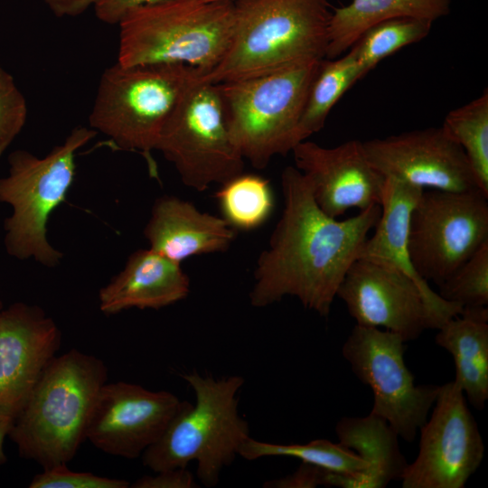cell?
<instances>
[{
    "label": "cell",
    "mask_w": 488,
    "mask_h": 488,
    "mask_svg": "<svg viewBox=\"0 0 488 488\" xmlns=\"http://www.w3.org/2000/svg\"><path fill=\"white\" fill-rule=\"evenodd\" d=\"M284 209L267 248L258 258L250 305L265 307L285 296L328 317L337 289L374 229L380 205L338 221L316 204L307 179L294 166L281 174Z\"/></svg>",
    "instance_id": "6da1fadb"
},
{
    "label": "cell",
    "mask_w": 488,
    "mask_h": 488,
    "mask_svg": "<svg viewBox=\"0 0 488 488\" xmlns=\"http://www.w3.org/2000/svg\"><path fill=\"white\" fill-rule=\"evenodd\" d=\"M107 380L108 368L95 355L73 348L53 357L8 433L19 455L42 469L71 461Z\"/></svg>",
    "instance_id": "7a4b0ae2"
},
{
    "label": "cell",
    "mask_w": 488,
    "mask_h": 488,
    "mask_svg": "<svg viewBox=\"0 0 488 488\" xmlns=\"http://www.w3.org/2000/svg\"><path fill=\"white\" fill-rule=\"evenodd\" d=\"M329 0H240L228 51L202 80L221 83L325 59Z\"/></svg>",
    "instance_id": "3957f363"
},
{
    "label": "cell",
    "mask_w": 488,
    "mask_h": 488,
    "mask_svg": "<svg viewBox=\"0 0 488 488\" xmlns=\"http://www.w3.org/2000/svg\"><path fill=\"white\" fill-rule=\"evenodd\" d=\"M234 23V2L165 0L143 6L117 24V62L181 64L205 75L226 54Z\"/></svg>",
    "instance_id": "277c9868"
},
{
    "label": "cell",
    "mask_w": 488,
    "mask_h": 488,
    "mask_svg": "<svg viewBox=\"0 0 488 488\" xmlns=\"http://www.w3.org/2000/svg\"><path fill=\"white\" fill-rule=\"evenodd\" d=\"M182 377L193 389L195 404L185 401L160 438L142 454V462L155 473L196 461L197 477L212 487L250 436L238 409L237 393L244 379L234 375L215 380L197 372Z\"/></svg>",
    "instance_id": "5b68a950"
},
{
    "label": "cell",
    "mask_w": 488,
    "mask_h": 488,
    "mask_svg": "<svg viewBox=\"0 0 488 488\" xmlns=\"http://www.w3.org/2000/svg\"><path fill=\"white\" fill-rule=\"evenodd\" d=\"M96 134L79 126L44 156L23 149L8 155L7 174L0 177V202L12 207L4 221L8 255L19 260L33 258L47 267L60 265L63 254L48 240L47 224L74 182L78 150Z\"/></svg>",
    "instance_id": "8992f818"
},
{
    "label": "cell",
    "mask_w": 488,
    "mask_h": 488,
    "mask_svg": "<svg viewBox=\"0 0 488 488\" xmlns=\"http://www.w3.org/2000/svg\"><path fill=\"white\" fill-rule=\"evenodd\" d=\"M204 73L181 64L125 66L102 72L89 116V127L120 150L142 154L151 173V156L160 134L188 89Z\"/></svg>",
    "instance_id": "52a82bcc"
},
{
    "label": "cell",
    "mask_w": 488,
    "mask_h": 488,
    "mask_svg": "<svg viewBox=\"0 0 488 488\" xmlns=\"http://www.w3.org/2000/svg\"><path fill=\"white\" fill-rule=\"evenodd\" d=\"M321 61L217 83L231 140L256 169L298 144L297 127Z\"/></svg>",
    "instance_id": "ba28073f"
},
{
    "label": "cell",
    "mask_w": 488,
    "mask_h": 488,
    "mask_svg": "<svg viewBox=\"0 0 488 488\" xmlns=\"http://www.w3.org/2000/svg\"><path fill=\"white\" fill-rule=\"evenodd\" d=\"M155 150L174 164L184 185L198 192L243 174L245 160L231 140L217 83L200 78L188 88Z\"/></svg>",
    "instance_id": "9c48e42d"
},
{
    "label": "cell",
    "mask_w": 488,
    "mask_h": 488,
    "mask_svg": "<svg viewBox=\"0 0 488 488\" xmlns=\"http://www.w3.org/2000/svg\"><path fill=\"white\" fill-rule=\"evenodd\" d=\"M336 296L356 324L384 328L407 342L437 330L463 307L427 294L410 276L383 260L359 257L347 269Z\"/></svg>",
    "instance_id": "30bf717a"
},
{
    "label": "cell",
    "mask_w": 488,
    "mask_h": 488,
    "mask_svg": "<svg viewBox=\"0 0 488 488\" xmlns=\"http://www.w3.org/2000/svg\"><path fill=\"white\" fill-rule=\"evenodd\" d=\"M487 198L480 190H423L408 234L409 258L423 280L438 286L488 241Z\"/></svg>",
    "instance_id": "8fae6325"
},
{
    "label": "cell",
    "mask_w": 488,
    "mask_h": 488,
    "mask_svg": "<svg viewBox=\"0 0 488 488\" xmlns=\"http://www.w3.org/2000/svg\"><path fill=\"white\" fill-rule=\"evenodd\" d=\"M405 350L400 335L355 324L342 354L354 375L373 393L371 414L387 421L399 437L410 443L427 419L440 385H416L405 363Z\"/></svg>",
    "instance_id": "7c38bea8"
},
{
    "label": "cell",
    "mask_w": 488,
    "mask_h": 488,
    "mask_svg": "<svg viewBox=\"0 0 488 488\" xmlns=\"http://www.w3.org/2000/svg\"><path fill=\"white\" fill-rule=\"evenodd\" d=\"M419 431L418 453L408 464L402 488H464L483 459L484 444L456 381L440 385Z\"/></svg>",
    "instance_id": "4fadbf2b"
},
{
    "label": "cell",
    "mask_w": 488,
    "mask_h": 488,
    "mask_svg": "<svg viewBox=\"0 0 488 488\" xmlns=\"http://www.w3.org/2000/svg\"><path fill=\"white\" fill-rule=\"evenodd\" d=\"M184 403L166 390L106 382L95 400L86 437L106 454L137 458L160 438Z\"/></svg>",
    "instance_id": "5bb4252c"
},
{
    "label": "cell",
    "mask_w": 488,
    "mask_h": 488,
    "mask_svg": "<svg viewBox=\"0 0 488 488\" xmlns=\"http://www.w3.org/2000/svg\"><path fill=\"white\" fill-rule=\"evenodd\" d=\"M362 146L370 164L385 178L423 190L481 191L465 152L442 127L374 138Z\"/></svg>",
    "instance_id": "9a60e30c"
},
{
    "label": "cell",
    "mask_w": 488,
    "mask_h": 488,
    "mask_svg": "<svg viewBox=\"0 0 488 488\" xmlns=\"http://www.w3.org/2000/svg\"><path fill=\"white\" fill-rule=\"evenodd\" d=\"M61 341L41 306L14 302L0 310V415L17 417Z\"/></svg>",
    "instance_id": "2e32d148"
},
{
    "label": "cell",
    "mask_w": 488,
    "mask_h": 488,
    "mask_svg": "<svg viewBox=\"0 0 488 488\" xmlns=\"http://www.w3.org/2000/svg\"><path fill=\"white\" fill-rule=\"evenodd\" d=\"M292 154L316 204L328 216L337 219L351 208L380 205L386 178L368 161L361 141L324 147L304 140Z\"/></svg>",
    "instance_id": "e0dca14e"
},
{
    "label": "cell",
    "mask_w": 488,
    "mask_h": 488,
    "mask_svg": "<svg viewBox=\"0 0 488 488\" xmlns=\"http://www.w3.org/2000/svg\"><path fill=\"white\" fill-rule=\"evenodd\" d=\"M149 249L181 263L192 256L227 251L236 237L222 217L174 195L157 198L144 228Z\"/></svg>",
    "instance_id": "ac0fdd59"
},
{
    "label": "cell",
    "mask_w": 488,
    "mask_h": 488,
    "mask_svg": "<svg viewBox=\"0 0 488 488\" xmlns=\"http://www.w3.org/2000/svg\"><path fill=\"white\" fill-rule=\"evenodd\" d=\"M189 292L190 280L181 263L151 249H137L99 289V305L108 315L134 307L158 310L184 299Z\"/></svg>",
    "instance_id": "d6986e66"
},
{
    "label": "cell",
    "mask_w": 488,
    "mask_h": 488,
    "mask_svg": "<svg viewBox=\"0 0 488 488\" xmlns=\"http://www.w3.org/2000/svg\"><path fill=\"white\" fill-rule=\"evenodd\" d=\"M338 442L355 452L367 465L361 474L347 475L328 471L325 486L339 488H384L401 481L408 461L402 454L399 436L384 419L345 417L335 426Z\"/></svg>",
    "instance_id": "ffe728a7"
},
{
    "label": "cell",
    "mask_w": 488,
    "mask_h": 488,
    "mask_svg": "<svg viewBox=\"0 0 488 488\" xmlns=\"http://www.w3.org/2000/svg\"><path fill=\"white\" fill-rule=\"evenodd\" d=\"M436 343L455 363V381L478 410L488 399V308L463 307L461 313L437 329Z\"/></svg>",
    "instance_id": "44dd1931"
},
{
    "label": "cell",
    "mask_w": 488,
    "mask_h": 488,
    "mask_svg": "<svg viewBox=\"0 0 488 488\" xmlns=\"http://www.w3.org/2000/svg\"><path fill=\"white\" fill-rule=\"evenodd\" d=\"M451 0H352L333 8L328 28L325 59L344 54L372 25L395 18L434 23L447 15Z\"/></svg>",
    "instance_id": "7402d4cb"
},
{
    "label": "cell",
    "mask_w": 488,
    "mask_h": 488,
    "mask_svg": "<svg viewBox=\"0 0 488 488\" xmlns=\"http://www.w3.org/2000/svg\"><path fill=\"white\" fill-rule=\"evenodd\" d=\"M422 192L423 189L418 186L386 178L380 216L374 233L365 240L359 257L390 263L410 276L427 294L436 295L437 293L415 271L408 250L409 217Z\"/></svg>",
    "instance_id": "603a6c76"
},
{
    "label": "cell",
    "mask_w": 488,
    "mask_h": 488,
    "mask_svg": "<svg viewBox=\"0 0 488 488\" xmlns=\"http://www.w3.org/2000/svg\"><path fill=\"white\" fill-rule=\"evenodd\" d=\"M362 77L352 50L320 61L297 127L298 143L324 127L333 107Z\"/></svg>",
    "instance_id": "cb8c5ba5"
},
{
    "label": "cell",
    "mask_w": 488,
    "mask_h": 488,
    "mask_svg": "<svg viewBox=\"0 0 488 488\" xmlns=\"http://www.w3.org/2000/svg\"><path fill=\"white\" fill-rule=\"evenodd\" d=\"M239 455L247 460L265 456H288L310 463L328 471L355 475L362 473L366 463L352 450L339 442L315 439L306 444H273L249 436L240 446Z\"/></svg>",
    "instance_id": "d4e9b609"
},
{
    "label": "cell",
    "mask_w": 488,
    "mask_h": 488,
    "mask_svg": "<svg viewBox=\"0 0 488 488\" xmlns=\"http://www.w3.org/2000/svg\"><path fill=\"white\" fill-rule=\"evenodd\" d=\"M465 152L481 191L488 196V91L451 110L442 125Z\"/></svg>",
    "instance_id": "484cf974"
},
{
    "label": "cell",
    "mask_w": 488,
    "mask_h": 488,
    "mask_svg": "<svg viewBox=\"0 0 488 488\" xmlns=\"http://www.w3.org/2000/svg\"><path fill=\"white\" fill-rule=\"evenodd\" d=\"M222 218L234 229L252 230L261 226L274 208L267 179L241 174L221 184L216 192Z\"/></svg>",
    "instance_id": "4316f807"
},
{
    "label": "cell",
    "mask_w": 488,
    "mask_h": 488,
    "mask_svg": "<svg viewBox=\"0 0 488 488\" xmlns=\"http://www.w3.org/2000/svg\"><path fill=\"white\" fill-rule=\"evenodd\" d=\"M433 23L415 18H395L367 29L349 49L363 77L381 60L428 35Z\"/></svg>",
    "instance_id": "83f0119b"
},
{
    "label": "cell",
    "mask_w": 488,
    "mask_h": 488,
    "mask_svg": "<svg viewBox=\"0 0 488 488\" xmlns=\"http://www.w3.org/2000/svg\"><path fill=\"white\" fill-rule=\"evenodd\" d=\"M444 300L462 307L488 305V241L438 286Z\"/></svg>",
    "instance_id": "f1b7e54d"
},
{
    "label": "cell",
    "mask_w": 488,
    "mask_h": 488,
    "mask_svg": "<svg viewBox=\"0 0 488 488\" xmlns=\"http://www.w3.org/2000/svg\"><path fill=\"white\" fill-rule=\"evenodd\" d=\"M27 116L25 97L14 77L0 65V157L23 130Z\"/></svg>",
    "instance_id": "f546056e"
},
{
    "label": "cell",
    "mask_w": 488,
    "mask_h": 488,
    "mask_svg": "<svg viewBox=\"0 0 488 488\" xmlns=\"http://www.w3.org/2000/svg\"><path fill=\"white\" fill-rule=\"evenodd\" d=\"M30 488H127L130 483L123 479L96 475L89 472H73L67 465H61L35 474Z\"/></svg>",
    "instance_id": "4dcf8cb0"
},
{
    "label": "cell",
    "mask_w": 488,
    "mask_h": 488,
    "mask_svg": "<svg viewBox=\"0 0 488 488\" xmlns=\"http://www.w3.org/2000/svg\"><path fill=\"white\" fill-rule=\"evenodd\" d=\"M328 470L315 465L302 462L291 474L269 480L264 483L266 488H314L324 486Z\"/></svg>",
    "instance_id": "1f68e13d"
},
{
    "label": "cell",
    "mask_w": 488,
    "mask_h": 488,
    "mask_svg": "<svg viewBox=\"0 0 488 488\" xmlns=\"http://www.w3.org/2000/svg\"><path fill=\"white\" fill-rule=\"evenodd\" d=\"M132 488H196L192 474L184 468H172L144 475L130 484Z\"/></svg>",
    "instance_id": "d6a6232c"
},
{
    "label": "cell",
    "mask_w": 488,
    "mask_h": 488,
    "mask_svg": "<svg viewBox=\"0 0 488 488\" xmlns=\"http://www.w3.org/2000/svg\"><path fill=\"white\" fill-rule=\"evenodd\" d=\"M165 0H96L93 9L102 23L117 25L131 11Z\"/></svg>",
    "instance_id": "836d02e7"
},
{
    "label": "cell",
    "mask_w": 488,
    "mask_h": 488,
    "mask_svg": "<svg viewBox=\"0 0 488 488\" xmlns=\"http://www.w3.org/2000/svg\"><path fill=\"white\" fill-rule=\"evenodd\" d=\"M57 17H74L93 7L96 0H42Z\"/></svg>",
    "instance_id": "e575fe53"
},
{
    "label": "cell",
    "mask_w": 488,
    "mask_h": 488,
    "mask_svg": "<svg viewBox=\"0 0 488 488\" xmlns=\"http://www.w3.org/2000/svg\"><path fill=\"white\" fill-rule=\"evenodd\" d=\"M14 418L7 415H0V465L6 462V455L4 451V442L5 436L14 424Z\"/></svg>",
    "instance_id": "d590c367"
},
{
    "label": "cell",
    "mask_w": 488,
    "mask_h": 488,
    "mask_svg": "<svg viewBox=\"0 0 488 488\" xmlns=\"http://www.w3.org/2000/svg\"><path fill=\"white\" fill-rule=\"evenodd\" d=\"M207 2H238V1H240V0H205Z\"/></svg>",
    "instance_id": "8d00e7d4"
},
{
    "label": "cell",
    "mask_w": 488,
    "mask_h": 488,
    "mask_svg": "<svg viewBox=\"0 0 488 488\" xmlns=\"http://www.w3.org/2000/svg\"><path fill=\"white\" fill-rule=\"evenodd\" d=\"M4 307L3 302L0 300V310Z\"/></svg>",
    "instance_id": "74e56055"
}]
</instances>
